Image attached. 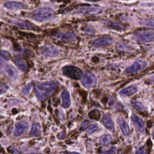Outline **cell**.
Here are the masks:
<instances>
[{"label": "cell", "mask_w": 154, "mask_h": 154, "mask_svg": "<svg viewBox=\"0 0 154 154\" xmlns=\"http://www.w3.org/2000/svg\"><path fill=\"white\" fill-rule=\"evenodd\" d=\"M8 150L9 152L11 153L12 154H20L19 151H18L16 149H15V148H14V147H13L11 146L9 147L8 148Z\"/></svg>", "instance_id": "29"}, {"label": "cell", "mask_w": 154, "mask_h": 154, "mask_svg": "<svg viewBox=\"0 0 154 154\" xmlns=\"http://www.w3.org/2000/svg\"><path fill=\"white\" fill-rule=\"evenodd\" d=\"M7 88L6 87V86L0 84V94L5 92L7 90Z\"/></svg>", "instance_id": "32"}, {"label": "cell", "mask_w": 154, "mask_h": 154, "mask_svg": "<svg viewBox=\"0 0 154 154\" xmlns=\"http://www.w3.org/2000/svg\"><path fill=\"white\" fill-rule=\"evenodd\" d=\"M64 154H80L78 152H66Z\"/></svg>", "instance_id": "34"}, {"label": "cell", "mask_w": 154, "mask_h": 154, "mask_svg": "<svg viewBox=\"0 0 154 154\" xmlns=\"http://www.w3.org/2000/svg\"><path fill=\"white\" fill-rule=\"evenodd\" d=\"M144 25L147 26L154 28V19H147L145 21Z\"/></svg>", "instance_id": "28"}, {"label": "cell", "mask_w": 154, "mask_h": 154, "mask_svg": "<svg viewBox=\"0 0 154 154\" xmlns=\"http://www.w3.org/2000/svg\"><path fill=\"white\" fill-rule=\"evenodd\" d=\"M42 52L43 55L48 57H55L58 55V51L52 46L43 47L42 49Z\"/></svg>", "instance_id": "13"}, {"label": "cell", "mask_w": 154, "mask_h": 154, "mask_svg": "<svg viewBox=\"0 0 154 154\" xmlns=\"http://www.w3.org/2000/svg\"><path fill=\"white\" fill-rule=\"evenodd\" d=\"M14 63L16 65V66L21 70V71H25L26 69V64L24 60L20 58H15L14 59Z\"/></svg>", "instance_id": "19"}, {"label": "cell", "mask_w": 154, "mask_h": 154, "mask_svg": "<svg viewBox=\"0 0 154 154\" xmlns=\"http://www.w3.org/2000/svg\"><path fill=\"white\" fill-rule=\"evenodd\" d=\"M106 25L108 27H110L116 29H122V26L119 24V23H112V22H108L106 23Z\"/></svg>", "instance_id": "25"}, {"label": "cell", "mask_w": 154, "mask_h": 154, "mask_svg": "<svg viewBox=\"0 0 154 154\" xmlns=\"http://www.w3.org/2000/svg\"><path fill=\"white\" fill-rule=\"evenodd\" d=\"M132 105H133L134 108L135 109L138 110V111H142V110H143V109H144V105H143L141 103H140V102H139L133 101V102H132Z\"/></svg>", "instance_id": "23"}, {"label": "cell", "mask_w": 154, "mask_h": 154, "mask_svg": "<svg viewBox=\"0 0 154 154\" xmlns=\"http://www.w3.org/2000/svg\"><path fill=\"white\" fill-rule=\"evenodd\" d=\"M58 84L56 82H45L37 84L35 93L40 100H45L51 96Z\"/></svg>", "instance_id": "1"}, {"label": "cell", "mask_w": 154, "mask_h": 154, "mask_svg": "<svg viewBox=\"0 0 154 154\" xmlns=\"http://www.w3.org/2000/svg\"><path fill=\"white\" fill-rule=\"evenodd\" d=\"M32 84L31 83H29L28 84H27L23 89H22V93L25 95H28L31 90L32 89Z\"/></svg>", "instance_id": "26"}, {"label": "cell", "mask_w": 154, "mask_h": 154, "mask_svg": "<svg viewBox=\"0 0 154 154\" xmlns=\"http://www.w3.org/2000/svg\"><path fill=\"white\" fill-rule=\"evenodd\" d=\"M28 127V123L25 121H20L16 126V128L14 132V134L16 136L20 135Z\"/></svg>", "instance_id": "11"}, {"label": "cell", "mask_w": 154, "mask_h": 154, "mask_svg": "<svg viewBox=\"0 0 154 154\" xmlns=\"http://www.w3.org/2000/svg\"><path fill=\"white\" fill-rule=\"evenodd\" d=\"M0 56L4 58L5 60H9L11 58L10 54L5 50H0Z\"/></svg>", "instance_id": "24"}, {"label": "cell", "mask_w": 154, "mask_h": 154, "mask_svg": "<svg viewBox=\"0 0 154 154\" xmlns=\"http://www.w3.org/2000/svg\"><path fill=\"white\" fill-rule=\"evenodd\" d=\"M119 124L123 134L124 135H128L130 132V129L126 121L124 119L120 118L119 119Z\"/></svg>", "instance_id": "15"}, {"label": "cell", "mask_w": 154, "mask_h": 154, "mask_svg": "<svg viewBox=\"0 0 154 154\" xmlns=\"http://www.w3.org/2000/svg\"><path fill=\"white\" fill-rule=\"evenodd\" d=\"M103 123L105 127L110 130H112L114 128L113 123L111 119V118L108 116H104L103 117Z\"/></svg>", "instance_id": "20"}, {"label": "cell", "mask_w": 154, "mask_h": 154, "mask_svg": "<svg viewBox=\"0 0 154 154\" xmlns=\"http://www.w3.org/2000/svg\"><path fill=\"white\" fill-rule=\"evenodd\" d=\"M4 6L12 10H19L24 8V5L19 2L15 1H8L6 2L4 4Z\"/></svg>", "instance_id": "12"}, {"label": "cell", "mask_w": 154, "mask_h": 154, "mask_svg": "<svg viewBox=\"0 0 154 154\" xmlns=\"http://www.w3.org/2000/svg\"><path fill=\"white\" fill-rule=\"evenodd\" d=\"M136 154H146L145 147H141L138 149L136 152Z\"/></svg>", "instance_id": "31"}, {"label": "cell", "mask_w": 154, "mask_h": 154, "mask_svg": "<svg viewBox=\"0 0 154 154\" xmlns=\"http://www.w3.org/2000/svg\"><path fill=\"white\" fill-rule=\"evenodd\" d=\"M118 49L121 50V51H128V52H132L133 51V48L131 46L125 45V44H122L118 46Z\"/></svg>", "instance_id": "22"}, {"label": "cell", "mask_w": 154, "mask_h": 154, "mask_svg": "<svg viewBox=\"0 0 154 154\" xmlns=\"http://www.w3.org/2000/svg\"><path fill=\"white\" fill-rule=\"evenodd\" d=\"M41 135V127L38 123H34L32 126L30 135L31 137H38Z\"/></svg>", "instance_id": "17"}, {"label": "cell", "mask_w": 154, "mask_h": 154, "mask_svg": "<svg viewBox=\"0 0 154 154\" xmlns=\"http://www.w3.org/2000/svg\"><path fill=\"white\" fill-rule=\"evenodd\" d=\"M134 36L137 40L143 43H149L154 40V32L150 30L138 31Z\"/></svg>", "instance_id": "4"}, {"label": "cell", "mask_w": 154, "mask_h": 154, "mask_svg": "<svg viewBox=\"0 0 154 154\" xmlns=\"http://www.w3.org/2000/svg\"><path fill=\"white\" fill-rule=\"evenodd\" d=\"M112 140V138L109 135L106 134L102 135L99 139V143L102 144H108Z\"/></svg>", "instance_id": "21"}, {"label": "cell", "mask_w": 154, "mask_h": 154, "mask_svg": "<svg viewBox=\"0 0 154 154\" xmlns=\"http://www.w3.org/2000/svg\"><path fill=\"white\" fill-rule=\"evenodd\" d=\"M148 78L149 79L150 81H152V82H154V73L152 74V75H150V76H148Z\"/></svg>", "instance_id": "33"}, {"label": "cell", "mask_w": 154, "mask_h": 154, "mask_svg": "<svg viewBox=\"0 0 154 154\" xmlns=\"http://www.w3.org/2000/svg\"><path fill=\"white\" fill-rule=\"evenodd\" d=\"M52 16V10L48 8H38L34 10L31 14L32 18L37 22H44Z\"/></svg>", "instance_id": "2"}, {"label": "cell", "mask_w": 154, "mask_h": 154, "mask_svg": "<svg viewBox=\"0 0 154 154\" xmlns=\"http://www.w3.org/2000/svg\"><path fill=\"white\" fill-rule=\"evenodd\" d=\"M137 91V87L134 85H132L121 90L119 92V94L123 96H130L131 95L134 94Z\"/></svg>", "instance_id": "14"}, {"label": "cell", "mask_w": 154, "mask_h": 154, "mask_svg": "<svg viewBox=\"0 0 154 154\" xmlns=\"http://www.w3.org/2000/svg\"><path fill=\"white\" fill-rule=\"evenodd\" d=\"M75 35L72 32H66L64 34H61L58 35V37L60 38L64 42H70L75 38Z\"/></svg>", "instance_id": "18"}, {"label": "cell", "mask_w": 154, "mask_h": 154, "mask_svg": "<svg viewBox=\"0 0 154 154\" xmlns=\"http://www.w3.org/2000/svg\"><path fill=\"white\" fill-rule=\"evenodd\" d=\"M147 65V63L142 60H139L134 62L133 64L127 67L126 72L128 73H135L143 69Z\"/></svg>", "instance_id": "7"}, {"label": "cell", "mask_w": 154, "mask_h": 154, "mask_svg": "<svg viewBox=\"0 0 154 154\" xmlns=\"http://www.w3.org/2000/svg\"><path fill=\"white\" fill-rule=\"evenodd\" d=\"M62 72L64 75L73 79H79L82 76L81 69L74 66H66L63 67Z\"/></svg>", "instance_id": "3"}, {"label": "cell", "mask_w": 154, "mask_h": 154, "mask_svg": "<svg viewBox=\"0 0 154 154\" xmlns=\"http://www.w3.org/2000/svg\"><path fill=\"white\" fill-rule=\"evenodd\" d=\"M0 67L2 68L5 75L12 80H14L17 78L18 73L16 69L13 66L8 64H4V61L0 58Z\"/></svg>", "instance_id": "5"}, {"label": "cell", "mask_w": 154, "mask_h": 154, "mask_svg": "<svg viewBox=\"0 0 154 154\" xmlns=\"http://www.w3.org/2000/svg\"><path fill=\"white\" fill-rule=\"evenodd\" d=\"M153 138H154V134H153Z\"/></svg>", "instance_id": "35"}, {"label": "cell", "mask_w": 154, "mask_h": 154, "mask_svg": "<svg viewBox=\"0 0 154 154\" xmlns=\"http://www.w3.org/2000/svg\"><path fill=\"white\" fill-rule=\"evenodd\" d=\"M82 84L86 88L93 87L96 83V78L91 73L84 74L81 79Z\"/></svg>", "instance_id": "6"}, {"label": "cell", "mask_w": 154, "mask_h": 154, "mask_svg": "<svg viewBox=\"0 0 154 154\" xmlns=\"http://www.w3.org/2000/svg\"><path fill=\"white\" fill-rule=\"evenodd\" d=\"M97 129H98V128H97V126L96 125H92L89 126L87 128L86 131H87V132L88 134H92V133L96 132Z\"/></svg>", "instance_id": "27"}, {"label": "cell", "mask_w": 154, "mask_h": 154, "mask_svg": "<svg viewBox=\"0 0 154 154\" xmlns=\"http://www.w3.org/2000/svg\"><path fill=\"white\" fill-rule=\"evenodd\" d=\"M112 43V40L108 37L97 38L92 41V45L95 47H105L111 45Z\"/></svg>", "instance_id": "9"}, {"label": "cell", "mask_w": 154, "mask_h": 154, "mask_svg": "<svg viewBox=\"0 0 154 154\" xmlns=\"http://www.w3.org/2000/svg\"><path fill=\"white\" fill-rule=\"evenodd\" d=\"M116 150H117V149L116 147H112L107 151L103 152L102 154H113L114 153H115L116 152Z\"/></svg>", "instance_id": "30"}, {"label": "cell", "mask_w": 154, "mask_h": 154, "mask_svg": "<svg viewBox=\"0 0 154 154\" xmlns=\"http://www.w3.org/2000/svg\"><path fill=\"white\" fill-rule=\"evenodd\" d=\"M79 11L87 15L90 14H99L102 12V9L98 6H89V7H84L80 8Z\"/></svg>", "instance_id": "8"}, {"label": "cell", "mask_w": 154, "mask_h": 154, "mask_svg": "<svg viewBox=\"0 0 154 154\" xmlns=\"http://www.w3.org/2000/svg\"><path fill=\"white\" fill-rule=\"evenodd\" d=\"M131 118L132 122H133L137 129L140 132H143L144 130V123L143 120L134 114H132L131 115Z\"/></svg>", "instance_id": "10"}, {"label": "cell", "mask_w": 154, "mask_h": 154, "mask_svg": "<svg viewBox=\"0 0 154 154\" xmlns=\"http://www.w3.org/2000/svg\"><path fill=\"white\" fill-rule=\"evenodd\" d=\"M62 103L64 108H68L70 104V97L68 91L64 90L61 93Z\"/></svg>", "instance_id": "16"}]
</instances>
